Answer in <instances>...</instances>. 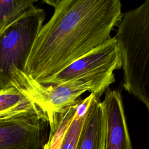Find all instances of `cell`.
Returning <instances> with one entry per match:
<instances>
[{"mask_svg":"<svg viewBox=\"0 0 149 149\" xmlns=\"http://www.w3.org/2000/svg\"><path fill=\"white\" fill-rule=\"evenodd\" d=\"M44 2L54 12L38 33L25 69V79L41 84L109 40L122 15L119 0Z\"/></svg>","mask_w":149,"mask_h":149,"instance_id":"1","label":"cell"},{"mask_svg":"<svg viewBox=\"0 0 149 149\" xmlns=\"http://www.w3.org/2000/svg\"><path fill=\"white\" fill-rule=\"evenodd\" d=\"M117 26L123 87L149 113V0L122 13Z\"/></svg>","mask_w":149,"mask_h":149,"instance_id":"2","label":"cell"},{"mask_svg":"<svg viewBox=\"0 0 149 149\" xmlns=\"http://www.w3.org/2000/svg\"><path fill=\"white\" fill-rule=\"evenodd\" d=\"M45 12L36 6L0 30V90L19 88Z\"/></svg>","mask_w":149,"mask_h":149,"instance_id":"3","label":"cell"},{"mask_svg":"<svg viewBox=\"0 0 149 149\" xmlns=\"http://www.w3.org/2000/svg\"><path fill=\"white\" fill-rule=\"evenodd\" d=\"M122 68L120 53L115 37L71 63L44 84L62 83L77 79L90 83L91 93L100 97L115 81L114 71Z\"/></svg>","mask_w":149,"mask_h":149,"instance_id":"4","label":"cell"},{"mask_svg":"<svg viewBox=\"0 0 149 149\" xmlns=\"http://www.w3.org/2000/svg\"><path fill=\"white\" fill-rule=\"evenodd\" d=\"M48 119L40 108L0 115V149H40L47 140Z\"/></svg>","mask_w":149,"mask_h":149,"instance_id":"5","label":"cell"},{"mask_svg":"<svg viewBox=\"0 0 149 149\" xmlns=\"http://www.w3.org/2000/svg\"><path fill=\"white\" fill-rule=\"evenodd\" d=\"M27 95L46 114L56 112L76 103L86 91L91 92L90 83L77 79L55 84L42 85L24 79L20 90Z\"/></svg>","mask_w":149,"mask_h":149,"instance_id":"6","label":"cell"},{"mask_svg":"<svg viewBox=\"0 0 149 149\" xmlns=\"http://www.w3.org/2000/svg\"><path fill=\"white\" fill-rule=\"evenodd\" d=\"M101 102L105 121L104 149H133L119 91L107 88Z\"/></svg>","mask_w":149,"mask_h":149,"instance_id":"7","label":"cell"},{"mask_svg":"<svg viewBox=\"0 0 149 149\" xmlns=\"http://www.w3.org/2000/svg\"><path fill=\"white\" fill-rule=\"evenodd\" d=\"M105 121L100 98L93 97L75 149H104Z\"/></svg>","mask_w":149,"mask_h":149,"instance_id":"8","label":"cell"},{"mask_svg":"<svg viewBox=\"0 0 149 149\" xmlns=\"http://www.w3.org/2000/svg\"><path fill=\"white\" fill-rule=\"evenodd\" d=\"M62 110L47 113L49 132L45 144L41 149H61L65 133L76 112L77 103Z\"/></svg>","mask_w":149,"mask_h":149,"instance_id":"9","label":"cell"},{"mask_svg":"<svg viewBox=\"0 0 149 149\" xmlns=\"http://www.w3.org/2000/svg\"><path fill=\"white\" fill-rule=\"evenodd\" d=\"M38 108L27 95L15 87L0 91V115Z\"/></svg>","mask_w":149,"mask_h":149,"instance_id":"10","label":"cell"},{"mask_svg":"<svg viewBox=\"0 0 149 149\" xmlns=\"http://www.w3.org/2000/svg\"><path fill=\"white\" fill-rule=\"evenodd\" d=\"M36 0H0V30L34 6Z\"/></svg>","mask_w":149,"mask_h":149,"instance_id":"11","label":"cell"},{"mask_svg":"<svg viewBox=\"0 0 149 149\" xmlns=\"http://www.w3.org/2000/svg\"><path fill=\"white\" fill-rule=\"evenodd\" d=\"M86 116L78 117L74 115L65 133L61 149H75Z\"/></svg>","mask_w":149,"mask_h":149,"instance_id":"12","label":"cell"},{"mask_svg":"<svg viewBox=\"0 0 149 149\" xmlns=\"http://www.w3.org/2000/svg\"><path fill=\"white\" fill-rule=\"evenodd\" d=\"M93 97V94L91 93L88 97L83 100L81 98L79 99V101L76 105L75 112V115L77 116L82 117L86 115L90 106Z\"/></svg>","mask_w":149,"mask_h":149,"instance_id":"13","label":"cell"},{"mask_svg":"<svg viewBox=\"0 0 149 149\" xmlns=\"http://www.w3.org/2000/svg\"><path fill=\"white\" fill-rule=\"evenodd\" d=\"M1 90H0V91H1Z\"/></svg>","mask_w":149,"mask_h":149,"instance_id":"14","label":"cell"}]
</instances>
